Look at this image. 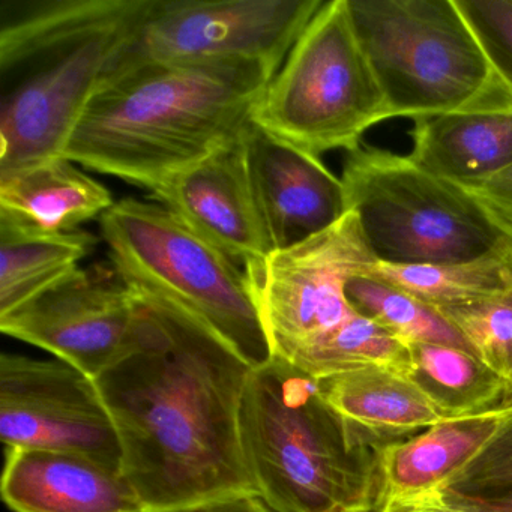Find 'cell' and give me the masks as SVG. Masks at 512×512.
I'll use <instances>...</instances> for the list:
<instances>
[{"label": "cell", "instance_id": "5bb4252c", "mask_svg": "<svg viewBox=\"0 0 512 512\" xmlns=\"http://www.w3.org/2000/svg\"><path fill=\"white\" fill-rule=\"evenodd\" d=\"M245 160L274 250H284L331 227L347 214L346 193L317 155L289 145L248 121Z\"/></svg>", "mask_w": 512, "mask_h": 512}, {"label": "cell", "instance_id": "f546056e", "mask_svg": "<svg viewBox=\"0 0 512 512\" xmlns=\"http://www.w3.org/2000/svg\"><path fill=\"white\" fill-rule=\"evenodd\" d=\"M376 512H467L464 509L455 508L437 494L422 493L418 496L400 497V499L386 500L379 506Z\"/></svg>", "mask_w": 512, "mask_h": 512}, {"label": "cell", "instance_id": "277c9868", "mask_svg": "<svg viewBox=\"0 0 512 512\" xmlns=\"http://www.w3.org/2000/svg\"><path fill=\"white\" fill-rule=\"evenodd\" d=\"M241 439L259 496L274 512H376L380 449L353 430L316 379L283 359L253 368Z\"/></svg>", "mask_w": 512, "mask_h": 512}, {"label": "cell", "instance_id": "d6986e66", "mask_svg": "<svg viewBox=\"0 0 512 512\" xmlns=\"http://www.w3.org/2000/svg\"><path fill=\"white\" fill-rule=\"evenodd\" d=\"M409 136L410 160L461 187L512 166V113L416 119Z\"/></svg>", "mask_w": 512, "mask_h": 512}, {"label": "cell", "instance_id": "7a4b0ae2", "mask_svg": "<svg viewBox=\"0 0 512 512\" xmlns=\"http://www.w3.org/2000/svg\"><path fill=\"white\" fill-rule=\"evenodd\" d=\"M154 0H0V176L64 155Z\"/></svg>", "mask_w": 512, "mask_h": 512}, {"label": "cell", "instance_id": "484cf974", "mask_svg": "<svg viewBox=\"0 0 512 512\" xmlns=\"http://www.w3.org/2000/svg\"><path fill=\"white\" fill-rule=\"evenodd\" d=\"M457 329L475 356L506 382L512 374V287L506 292L469 305L437 311Z\"/></svg>", "mask_w": 512, "mask_h": 512}, {"label": "cell", "instance_id": "44dd1931", "mask_svg": "<svg viewBox=\"0 0 512 512\" xmlns=\"http://www.w3.org/2000/svg\"><path fill=\"white\" fill-rule=\"evenodd\" d=\"M406 376L443 418L473 415L512 400L508 382L469 350L448 344H409Z\"/></svg>", "mask_w": 512, "mask_h": 512}, {"label": "cell", "instance_id": "9c48e42d", "mask_svg": "<svg viewBox=\"0 0 512 512\" xmlns=\"http://www.w3.org/2000/svg\"><path fill=\"white\" fill-rule=\"evenodd\" d=\"M323 4V0H154L109 79L143 65L209 64L259 65L275 77Z\"/></svg>", "mask_w": 512, "mask_h": 512}, {"label": "cell", "instance_id": "3957f363", "mask_svg": "<svg viewBox=\"0 0 512 512\" xmlns=\"http://www.w3.org/2000/svg\"><path fill=\"white\" fill-rule=\"evenodd\" d=\"M274 79L259 65H143L107 80L62 157L155 190L241 134Z\"/></svg>", "mask_w": 512, "mask_h": 512}, {"label": "cell", "instance_id": "8992f818", "mask_svg": "<svg viewBox=\"0 0 512 512\" xmlns=\"http://www.w3.org/2000/svg\"><path fill=\"white\" fill-rule=\"evenodd\" d=\"M113 268L130 289L175 305L250 367L272 359L247 272L164 206L122 199L100 218Z\"/></svg>", "mask_w": 512, "mask_h": 512}, {"label": "cell", "instance_id": "f1b7e54d", "mask_svg": "<svg viewBox=\"0 0 512 512\" xmlns=\"http://www.w3.org/2000/svg\"><path fill=\"white\" fill-rule=\"evenodd\" d=\"M163 512H274L262 497L257 494H238V496L221 497L206 500L196 505L172 509Z\"/></svg>", "mask_w": 512, "mask_h": 512}, {"label": "cell", "instance_id": "9a60e30c", "mask_svg": "<svg viewBox=\"0 0 512 512\" xmlns=\"http://www.w3.org/2000/svg\"><path fill=\"white\" fill-rule=\"evenodd\" d=\"M2 496L14 512H145L122 473L47 449H7Z\"/></svg>", "mask_w": 512, "mask_h": 512}, {"label": "cell", "instance_id": "83f0119b", "mask_svg": "<svg viewBox=\"0 0 512 512\" xmlns=\"http://www.w3.org/2000/svg\"><path fill=\"white\" fill-rule=\"evenodd\" d=\"M491 220L512 239V166L478 184L467 185Z\"/></svg>", "mask_w": 512, "mask_h": 512}, {"label": "cell", "instance_id": "e0dca14e", "mask_svg": "<svg viewBox=\"0 0 512 512\" xmlns=\"http://www.w3.org/2000/svg\"><path fill=\"white\" fill-rule=\"evenodd\" d=\"M317 383L329 406L379 449L445 419L421 389L394 368H358Z\"/></svg>", "mask_w": 512, "mask_h": 512}, {"label": "cell", "instance_id": "4dcf8cb0", "mask_svg": "<svg viewBox=\"0 0 512 512\" xmlns=\"http://www.w3.org/2000/svg\"><path fill=\"white\" fill-rule=\"evenodd\" d=\"M508 391H509V395H511V397H512V374H511V379H509V382H508Z\"/></svg>", "mask_w": 512, "mask_h": 512}, {"label": "cell", "instance_id": "cb8c5ba5", "mask_svg": "<svg viewBox=\"0 0 512 512\" xmlns=\"http://www.w3.org/2000/svg\"><path fill=\"white\" fill-rule=\"evenodd\" d=\"M346 295L359 314L406 344H448L472 352L457 329L436 310L379 278L371 275L353 278L347 284Z\"/></svg>", "mask_w": 512, "mask_h": 512}, {"label": "cell", "instance_id": "4316f807", "mask_svg": "<svg viewBox=\"0 0 512 512\" xmlns=\"http://www.w3.org/2000/svg\"><path fill=\"white\" fill-rule=\"evenodd\" d=\"M455 4L512 89V0H455Z\"/></svg>", "mask_w": 512, "mask_h": 512}, {"label": "cell", "instance_id": "4fadbf2b", "mask_svg": "<svg viewBox=\"0 0 512 512\" xmlns=\"http://www.w3.org/2000/svg\"><path fill=\"white\" fill-rule=\"evenodd\" d=\"M151 194L247 274L275 251L254 196L241 134Z\"/></svg>", "mask_w": 512, "mask_h": 512}, {"label": "cell", "instance_id": "ba28073f", "mask_svg": "<svg viewBox=\"0 0 512 512\" xmlns=\"http://www.w3.org/2000/svg\"><path fill=\"white\" fill-rule=\"evenodd\" d=\"M250 119L317 157L337 149L355 151L370 128L392 119L349 0H328L317 11Z\"/></svg>", "mask_w": 512, "mask_h": 512}, {"label": "cell", "instance_id": "d4e9b609", "mask_svg": "<svg viewBox=\"0 0 512 512\" xmlns=\"http://www.w3.org/2000/svg\"><path fill=\"white\" fill-rule=\"evenodd\" d=\"M431 493L467 512H512V418L469 464Z\"/></svg>", "mask_w": 512, "mask_h": 512}, {"label": "cell", "instance_id": "52a82bcc", "mask_svg": "<svg viewBox=\"0 0 512 512\" xmlns=\"http://www.w3.org/2000/svg\"><path fill=\"white\" fill-rule=\"evenodd\" d=\"M341 181L379 263L433 265L478 259L512 239L461 185L376 146L347 152Z\"/></svg>", "mask_w": 512, "mask_h": 512}, {"label": "cell", "instance_id": "ac0fdd59", "mask_svg": "<svg viewBox=\"0 0 512 512\" xmlns=\"http://www.w3.org/2000/svg\"><path fill=\"white\" fill-rule=\"evenodd\" d=\"M113 205L103 184L64 157L0 176V218L37 232H74Z\"/></svg>", "mask_w": 512, "mask_h": 512}, {"label": "cell", "instance_id": "6da1fadb", "mask_svg": "<svg viewBox=\"0 0 512 512\" xmlns=\"http://www.w3.org/2000/svg\"><path fill=\"white\" fill-rule=\"evenodd\" d=\"M136 293L133 343L95 379L118 433L122 475L145 512L259 496L241 439L253 367L175 305Z\"/></svg>", "mask_w": 512, "mask_h": 512}, {"label": "cell", "instance_id": "5b68a950", "mask_svg": "<svg viewBox=\"0 0 512 512\" xmlns=\"http://www.w3.org/2000/svg\"><path fill=\"white\" fill-rule=\"evenodd\" d=\"M392 119L512 113V89L455 0H349Z\"/></svg>", "mask_w": 512, "mask_h": 512}, {"label": "cell", "instance_id": "30bf717a", "mask_svg": "<svg viewBox=\"0 0 512 512\" xmlns=\"http://www.w3.org/2000/svg\"><path fill=\"white\" fill-rule=\"evenodd\" d=\"M377 259L355 212L248 272L272 356L290 362L356 313L346 295Z\"/></svg>", "mask_w": 512, "mask_h": 512}, {"label": "cell", "instance_id": "7c38bea8", "mask_svg": "<svg viewBox=\"0 0 512 512\" xmlns=\"http://www.w3.org/2000/svg\"><path fill=\"white\" fill-rule=\"evenodd\" d=\"M140 296L116 271L79 269L43 295L0 317V331L100 377L133 343Z\"/></svg>", "mask_w": 512, "mask_h": 512}, {"label": "cell", "instance_id": "7402d4cb", "mask_svg": "<svg viewBox=\"0 0 512 512\" xmlns=\"http://www.w3.org/2000/svg\"><path fill=\"white\" fill-rule=\"evenodd\" d=\"M368 275L409 293L436 311L469 307L512 287V247L463 262L433 265L377 262Z\"/></svg>", "mask_w": 512, "mask_h": 512}, {"label": "cell", "instance_id": "ffe728a7", "mask_svg": "<svg viewBox=\"0 0 512 512\" xmlns=\"http://www.w3.org/2000/svg\"><path fill=\"white\" fill-rule=\"evenodd\" d=\"M97 245L86 230L43 233L0 218V317L67 280Z\"/></svg>", "mask_w": 512, "mask_h": 512}, {"label": "cell", "instance_id": "8fae6325", "mask_svg": "<svg viewBox=\"0 0 512 512\" xmlns=\"http://www.w3.org/2000/svg\"><path fill=\"white\" fill-rule=\"evenodd\" d=\"M0 437L8 448L67 452L122 473L118 433L97 382L61 359L0 356Z\"/></svg>", "mask_w": 512, "mask_h": 512}, {"label": "cell", "instance_id": "2e32d148", "mask_svg": "<svg viewBox=\"0 0 512 512\" xmlns=\"http://www.w3.org/2000/svg\"><path fill=\"white\" fill-rule=\"evenodd\" d=\"M511 418L508 400L484 412L443 419L415 436L383 446L379 506L436 490L469 464Z\"/></svg>", "mask_w": 512, "mask_h": 512}, {"label": "cell", "instance_id": "603a6c76", "mask_svg": "<svg viewBox=\"0 0 512 512\" xmlns=\"http://www.w3.org/2000/svg\"><path fill=\"white\" fill-rule=\"evenodd\" d=\"M409 362V344L356 311L343 325L299 353L289 364L320 380L364 367L394 368L406 374Z\"/></svg>", "mask_w": 512, "mask_h": 512}]
</instances>
